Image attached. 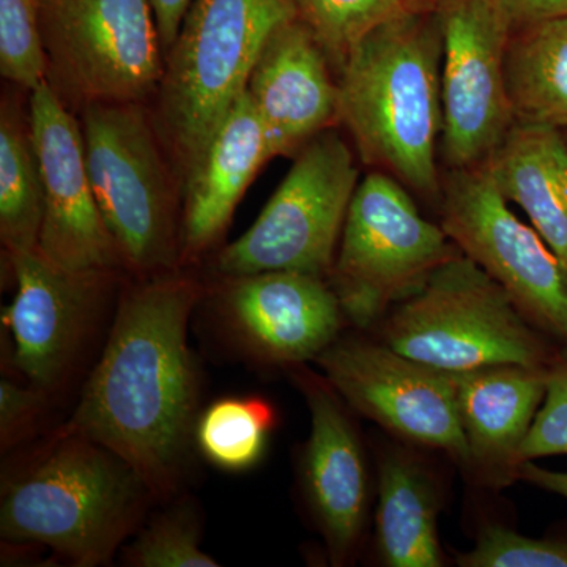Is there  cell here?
<instances>
[{
  "instance_id": "1",
  "label": "cell",
  "mask_w": 567,
  "mask_h": 567,
  "mask_svg": "<svg viewBox=\"0 0 567 567\" xmlns=\"http://www.w3.org/2000/svg\"><path fill=\"white\" fill-rule=\"evenodd\" d=\"M205 293L181 270L130 286L102 357L61 427L110 447L153 498L178 491L194 445L199 379L188 324Z\"/></svg>"
},
{
  "instance_id": "2",
  "label": "cell",
  "mask_w": 567,
  "mask_h": 567,
  "mask_svg": "<svg viewBox=\"0 0 567 567\" xmlns=\"http://www.w3.org/2000/svg\"><path fill=\"white\" fill-rule=\"evenodd\" d=\"M443 44L434 10L380 25L338 73L339 123L360 158L424 199H442Z\"/></svg>"
},
{
  "instance_id": "3",
  "label": "cell",
  "mask_w": 567,
  "mask_h": 567,
  "mask_svg": "<svg viewBox=\"0 0 567 567\" xmlns=\"http://www.w3.org/2000/svg\"><path fill=\"white\" fill-rule=\"evenodd\" d=\"M148 498L141 476L110 447L59 427L3 476L0 535L50 547L73 566L110 565Z\"/></svg>"
},
{
  "instance_id": "4",
  "label": "cell",
  "mask_w": 567,
  "mask_h": 567,
  "mask_svg": "<svg viewBox=\"0 0 567 567\" xmlns=\"http://www.w3.org/2000/svg\"><path fill=\"white\" fill-rule=\"evenodd\" d=\"M295 17L293 0H193L151 103L182 192L246 92L265 41Z\"/></svg>"
},
{
  "instance_id": "5",
  "label": "cell",
  "mask_w": 567,
  "mask_h": 567,
  "mask_svg": "<svg viewBox=\"0 0 567 567\" xmlns=\"http://www.w3.org/2000/svg\"><path fill=\"white\" fill-rule=\"evenodd\" d=\"M78 117L93 193L126 274L181 270L182 185L151 104H89Z\"/></svg>"
},
{
  "instance_id": "6",
  "label": "cell",
  "mask_w": 567,
  "mask_h": 567,
  "mask_svg": "<svg viewBox=\"0 0 567 567\" xmlns=\"http://www.w3.org/2000/svg\"><path fill=\"white\" fill-rule=\"evenodd\" d=\"M382 322L386 346L451 374L496 364L551 363L539 330L464 254L443 264Z\"/></svg>"
},
{
  "instance_id": "7",
  "label": "cell",
  "mask_w": 567,
  "mask_h": 567,
  "mask_svg": "<svg viewBox=\"0 0 567 567\" xmlns=\"http://www.w3.org/2000/svg\"><path fill=\"white\" fill-rule=\"evenodd\" d=\"M410 193L382 171H371L354 189L328 281L346 319L361 330L382 322L391 306L462 254L442 224L421 215Z\"/></svg>"
},
{
  "instance_id": "8",
  "label": "cell",
  "mask_w": 567,
  "mask_h": 567,
  "mask_svg": "<svg viewBox=\"0 0 567 567\" xmlns=\"http://www.w3.org/2000/svg\"><path fill=\"white\" fill-rule=\"evenodd\" d=\"M37 7L48 82L69 110L153 102L166 58L151 0H37Z\"/></svg>"
},
{
  "instance_id": "9",
  "label": "cell",
  "mask_w": 567,
  "mask_h": 567,
  "mask_svg": "<svg viewBox=\"0 0 567 567\" xmlns=\"http://www.w3.org/2000/svg\"><path fill=\"white\" fill-rule=\"evenodd\" d=\"M358 175L352 151L333 128L309 141L256 223L216 252L215 274L303 271L330 278Z\"/></svg>"
},
{
  "instance_id": "10",
  "label": "cell",
  "mask_w": 567,
  "mask_h": 567,
  "mask_svg": "<svg viewBox=\"0 0 567 567\" xmlns=\"http://www.w3.org/2000/svg\"><path fill=\"white\" fill-rule=\"evenodd\" d=\"M442 227L494 278L529 323L567 346V276L535 227L518 219L486 163L446 169Z\"/></svg>"
},
{
  "instance_id": "11",
  "label": "cell",
  "mask_w": 567,
  "mask_h": 567,
  "mask_svg": "<svg viewBox=\"0 0 567 567\" xmlns=\"http://www.w3.org/2000/svg\"><path fill=\"white\" fill-rule=\"evenodd\" d=\"M446 169L486 163L516 123L506 84L513 24L495 0H435Z\"/></svg>"
},
{
  "instance_id": "12",
  "label": "cell",
  "mask_w": 567,
  "mask_h": 567,
  "mask_svg": "<svg viewBox=\"0 0 567 567\" xmlns=\"http://www.w3.org/2000/svg\"><path fill=\"white\" fill-rule=\"evenodd\" d=\"M316 361L336 393L358 413L399 439L445 451L470 465L451 372L364 338H338Z\"/></svg>"
},
{
  "instance_id": "13",
  "label": "cell",
  "mask_w": 567,
  "mask_h": 567,
  "mask_svg": "<svg viewBox=\"0 0 567 567\" xmlns=\"http://www.w3.org/2000/svg\"><path fill=\"white\" fill-rule=\"evenodd\" d=\"M29 121L44 192L40 251L69 270L125 274L93 193L80 117L44 81L31 92Z\"/></svg>"
},
{
  "instance_id": "14",
  "label": "cell",
  "mask_w": 567,
  "mask_h": 567,
  "mask_svg": "<svg viewBox=\"0 0 567 567\" xmlns=\"http://www.w3.org/2000/svg\"><path fill=\"white\" fill-rule=\"evenodd\" d=\"M17 295L2 312L13 339V364L32 386L58 390L80 353L118 274L74 271L51 262L39 246L6 254Z\"/></svg>"
},
{
  "instance_id": "15",
  "label": "cell",
  "mask_w": 567,
  "mask_h": 567,
  "mask_svg": "<svg viewBox=\"0 0 567 567\" xmlns=\"http://www.w3.org/2000/svg\"><path fill=\"white\" fill-rule=\"evenodd\" d=\"M218 300L224 322L246 352L284 368L317 360L346 319L330 281L303 271L223 278Z\"/></svg>"
},
{
  "instance_id": "16",
  "label": "cell",
  "mask_w": 567,
  "mask_h": 567,
  "mask_svg": "<svg viewBox=\"0 0 567 567\" xmlns=\"http://www.w3.org/2000/svg\"><path fill=\"white\" fill-rule=\"evenodd\" d=\"M311 415L301 476L312 516L334 566L346 565L360 543L368 516V468L346 402L324 377L290 365Z\"/></svg>"
},
{
  "instance_id": "17",
  "label": "cell",
  "mask_w": 567,
  "mask_h": 567,
  "mask_svg": "<svg viewBox=\"0 0 567 567\" xmlns=\"http://www.w3.org/2000/svg\"><path fill=\"white\" fill-rule=\"evenodd\" d=\"M246 92L259 112L268 162L297 155L339 125L338 76L315 33L300 18L282 22L265 41Z\"/></svg>"
},
{
  "instance_id": "18",
  "label": "cell",
  "mask_w": 567,
  "mask_h": 567,
  "mask_svg": "<svg viewBox=\"0 0 567 567\" xmlns=\"http://www.w3.org/2000/svg\"><path fill=\"white\" fill-rule=\"evenodd\" d=\"M267 163L262 121L245 92L183 188L182 267L196 264L218 245L246 189Z\"/></svg>"
},
{
  "instance_id": "19",
  "label": "cell",
  "mask_w": 567,
  "mask_h": 567,
  "mask_svg": "<svg viewBox=\"0 0 567 567\" xmlns=\"http://www.w3.org/2000/svg\"><path fill=\"white\" fill-rule=\"evenodd\" d=\"M547 368L496 364L453 374L470 465L487 480H517L518 451L546 395Z\"/></svg>"
},
{
  "instance_id": "20",
  "label": "cell",
  "mask_w": 567,
  "mask_h": 567,
  "mask_svg": "<svg viewBox=\"0 0 567 567\" xmlns=\"http://www.w3.org/2000/svg\"><path fill=\"white\" fill-rule=\"evenodd\" d=\"M486 164L507 203L527 213L567 276L566 133L516 122Z\"/></svg>"
},
{
  "instance_id": "21",
  "label": "cell",
  "mask_w": 567,
  "mask_h": 567,
  "mask_svg": "<svg viewBox=\"0 0 567 567\" xmlns=\"http://www.w3.org/2000/svg\"><path fill=\"white\" fill-rule=\"evenodd\" d=\"M439 494L421 462L391 451L379 465L377 548L390 567H440Z\"/></svg>"
},
{
  "instance_id": "22",
  "label": "cell",
  "mask_w": 567,
  "mask_h": 567,
  "mask_svg": "<svg viewBox=\"0 0 567 567\" xmlns=\"http://www.w3.org/2000/svg\"><path fill=\"white\" fill-rule=\"evenodd\" d=\"M506 84L516 122L567 133V17L514 29Z\"/></svg>"
},
{
  "instance_id": "23",
  "label": "cell",
  "mask_w": 567,
  "mask_h": 567,
  "mask_svg": "<svg viewBox=\"0 0 567 567\" xmlns=\"http://www.w3.org/2000/svg\"><path fill=\"white\" fill-rule=\"evenodd\" d=\"M44 192L31 121L3 96L0 106V238L6 254L39 246Z\"/></svg>"
},
{
  "instance_id": "24",
  "label": "cell",
  "mask_w": 567,
  "mask_h": 567,
  "mask_svg": "<svg viewBox=\"0 0 567 567\" xmlns=\"http://www.w3.org/2000/svg\"><path fill=\"white\" fill-rule=\"evenodd\" d=\"M276 413L262 398H224L197 417L194 446L216 468L241 473L267 451Z\"/></svg>"
},
{
  "instance_id": "25",
  "label": "cell",
  "mask_w": 567,
  "mask_h": 567,
  "mask_svg": "<svg viewBox=\"0 0 567 567\" xmlns=\"http://www.w3.org/2000/svg\"><path fill=\"white\" fill-rule=\"evenodd\" d=\"M293 6L338 76L350 51L368 33L399 18L434 10L435 0H293Z\"/></svg>"
},
{
  "instance_id": "26",
  "label": "cell",
  "mask_w": 567,
  "mask_h": 567,
  "mask_svg": "<svg viewBox=\"0 0 567 567\" xmlns=\"http://www.w3.org/2000/svg\"><path fill=\"white\" fill-rule=\"evenodd\" d=\"M126 565L134 567H216L219 563L200 548L196 516L173 507L153 517L125 548Z\"/></svg>"
},
{
  "instance_id": "27",
  "label": "cell",
  "mask_w": 567,
  "mask_h": 567,
  "mask_svg": "<svg viewBox=\"0 0 567 567\" xmlns=\"http://www.w3.org/2000/svg\"><path fill=\"white\" fill-rule=\"evenodd\" d=\"M0 73L29 93L48 81L37 0H0Z\"/></svg>"
},
{
  "instance_id": "28",
  "label": "cell",
  "mask_w": 567,
  "mask_h": 567,
  "mask_svg": "<svg viewBox=\"0 0 567 567\" xmlns=\"http://www.w3.org/2000/svg\"><path fill=\"white\" fill-rule=\"evenodd\" d=\"M464 567H567V543L522 536L503 525H486L475 547L457 558Z\"/></svg>"
},
{
  "instance_id": "29",
  "label": "cell",
  "mask_w": 567,
  "mask_h": 567,
  "mask_svg": "<svg viewBox=\"0 0 567 567\" xmlns=\"http://www.w3.org/2000/svg\"><path fill=\"white\" fill-rule=\"evenodd\" d=\"M567 454V354L547 368V390L520 451L518 464Z\"/></svg>"
},
{
  "instance_id": "30",
  "label": "cell",
  "mask_w": 567,
  "mask_h": 567,
  "mask_svg": "<svg viewBox=\"0 0 567 567\" xmlns=\"http://www.w3.org/2000/svg\"><path fill=\"white\" fill-rule=\"evenodd\" d=\"M48 393L32 386L18 385L10 379H2L0 382V445L2 450H11L21 443L33 424L37 423L44 404H47Z\"/></svg>"
},
{
  "instance_id": "31",
  "label": "cell",
  "mask_w": 567,
  "mask_h": 567,
  "mask_svg": "<svg viewBox=\"0 0 567 567\" xmlns=\"http://www.w3.org/2000/svg\"><path fill=\"white\" fill-rule=\"evenodd\" d=\"M513 29L567 17V0H495Z\"/></svg>"
},
{
  "instance_id": "32",
  "label": "cell",
  "mask_w": 567,
  "mask_h": 567,
  "mask_svg": "<svg viewBox=\"0 0 567 567\" xmlns=\"http://www.w3.org/2000/svg\"><path fill=\"white\" fill-rule=\"evenodd\" d=\"M193 0H151L164 58L177 40Z\"/></svg>"
},
{
  "instance_id": "33",
  "label": "cell",
  "mask_w": 567,
  "mask_h": 567,
  "mask_svg": "<svg viewBox=\"0 0 567 567\" xmlns=\"http://www.w3.org/2000/svg\"><path fill=\"white\" fill-rule=\"evenodd\" d=\"M517 480L527 481L533 486L567 498V470L555 472V470L543 468L533 461L522 462L518 465Z\"/></svg>"
},
{
  "instance_id": "34",
  "label": "cell",
  "mask_w": 567,
  "mask_h": 567,
  "mask_svg": "<svg viewBox=\"0 0 567 567\" xmlns=\"http://www.w3.org/2000/svg\"><path fill=\"white\" fill-rule=\"evenodd\" d=\"M566 137H567V133H566Z\"/></svg>"
}]
</instances>
